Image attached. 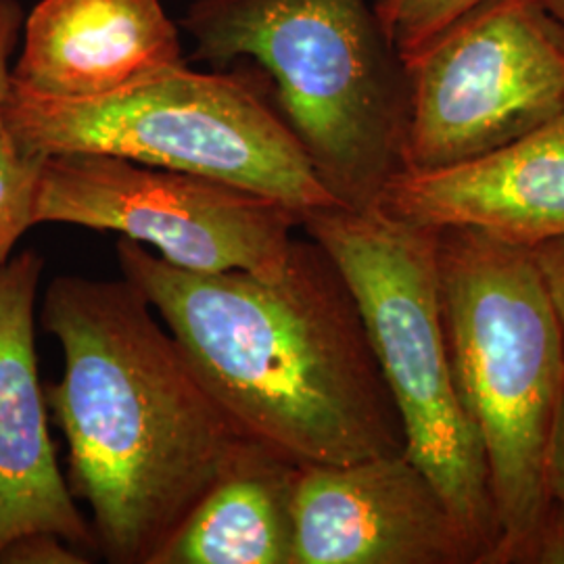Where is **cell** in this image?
I'll list each match as a JSON object with an SVG mask.
<instances>
[{
  "label": "cell",
  "mask_w": 564,
  "mask_h": 564,
  "mask_svg": "<svg viewBox=\"0 0 564 564\" xmlns=\"http://www.w3.org/2000/svg\"><path fill=\"white\" fill-rule=\"evenodd\" d=\"M116 251L247 437L297 464L405 452L358 302L316 239L295 237L270 274L191 272L130 239Z\"/></svg>",
  "instance_id": "1"
},
{
  "label": "cell",
  "mask_w": 564,
  "mask_h": 564,
  "mask_svg": "<svg viewBox=\"0 0 564 564\" xmlns=\"http://www.w3.org/2000/svg\"><path fill=\"white\" fill-rule=\"evenodd\" d=\"M41 321L63 349L46 405L67 442V485L93 510L97 552L155 564L193 508L260 444L209 393L134 282L57 276Z\"/></svg>",
  "instance_id": "2"
},
{
  "label": "cell",
  "mask_w": 564,
  "mask_h": 564,
  "mask_svg": "<svg viewBox=\"0 0 564 564\" xmlns=\"http://www.w3.org/2000/svg\"><path fill=\"white\" fill-rule=\"evenodd\" d=\"M193 59L249 57L330 197L375 209L405 170L410 80L368 0H193Z\"/></svg>",
  "instance_id": "3"
},
{
  "label": "cell",
  "mask_w": 564,
  "mask_h": 564,
  "mask_svg": "<svg viewBox=\"0 0 564 564\" xmlns=\"http://www.w3.org/2000/svg\"><path fill=\"white\" fill-rule=\"evenodd\" d=\"M437 263L452 366L498 521L491 564L533 563L545 449L564 389L563 330L529 249L437 228Z\"/></svg>",
  "instance_id": "4"
},
{
  "label": "cell",
  "mask_w": 564,
  "mask_h": 564,
  "mask_svg": "<svg viewBox=\"0 0 564 564\" xmlns=\"http://www.w3.org/2000/svg\"><path fill=\"white\" fill-rule=\"evenodd\" d=\"M2 116L25 153H102L202 174L291 205H339L318 181L262 69L184 63L99 97H53L11 80Z\"/></svg>",
  "instance_id": "5"
},
{
  "label": "cell",
  "mask_w": 564,
  "mask_h": 564,
  "mask_svg": "<svg viewBox=\"0 0 564 564\" xmlns=\"http://www.w3.org/2000/svg\"><path fill=\"white\" fill-rule=\"evenodd\" d=\"M305 235L323 245L349 284L372 351L402 419L405 454L491 564L498 521L484 447L464 408L445 330L437 228L383 209L341 205L303 214Z\"/></svg>",
  "instance_id": "6"
},
{
  "label": "cell",
  "mask_w": 564,
  "mask_h": 564,
  "mask_svg": "<svg viewBox=\"0 0 564 564\" xmlns=\"http://www.w3.org/2000/svg\"><path fill=\"white\" fill-rule=\"evenodd\" d=\"M403 63L405 170L481 158L564 116V28L540 0H484Z\"/></svg>",
  "instance_id": "7"
},
{
  "label": "cell",
  "mask_w": 564,
  "mask_h": 564,
  "mask_svg": "<svg viewBox=\"0 0 564 564\" xmlns=\"http://www.w3.org/2000/svg\"><path fill=\"white\" fill-rule=\"evenodd\" d=\"M303 214L232 182L102 153L42 163L34 224L120 232L191 272L279 270Z\"/></svg>",
  "instance_id": "8"
},
{
  "label": "cell",
  "mask_w": 564,
  "mask_h": 564,
  "mask_svg": "<svg viewBox=\"0 0 564 564\" xmlns=\"http://www.w3.org/2000/svg\"><path fill=\"white\" fill-rule=\"evenodd\" d=\"M479 563V545L405 452L300 464L291 564Z\"/></svg>",
  "instance_id": "9"
},
{
  "label": "cell",
  "mask_w": 564,
  "mask_h": 564,
  "mask_svg": "<svg viewBox=\"0 0 564 564\" xmlns=\"http://www.w3.org/2000/svg\"><path fill=\"white\" fill-rule=\"evenodd\" d=\"M44 258L34 249L0 265V550L51 531L97 552L93 524L76 506L48 433L36 358V300Z\"/></svg>",
  "instance_id": "10"
},
{
  "label": "cell",
  "mask_w": 564,
  "mask_h": 564,
  "mask_svg": "<svg viewBox=\"0 0 564 564\" xmlns=\"http://www.w3.org/2000/svg\"><path fill=\"white\" fill-rule=\"evenodd\" d=\"M429 228H470L531 249L564 237V116L440 170H403L377 205Z\"/></svg>",
  "instance_id": "11"
},
{
  "label": "cell",
  "mask_w": 564,
  "mask_h": 564,
  "mask_svg": "<svg viewBox=\"0 0 564 564\" xmlns=\"http://www.w3.org/2000/svg\"><path fill=\"white\" fill-rule=\"evenodd\" d=\"M178 63V25L160 0H41L23 21L13 82L82 99Z\"/></svg>",
  "instance_id": "12"
},
{
  "label": "cell",
  "mask_w": 564,
  "mask_h": 564,
  "mask_svg": "<svg viewBox=\"0 0 564 564\" xmlns=\"http://www.w3.org/2000/svg\"><path fill=\"white\" fill-rule=\"evenodd\" d=\"M297 468L256 445L193 508L155 564H291Z\"/></svg>",
  "instance_id": "13"
},
{
  "label": "cell",
  "mask_w": 564,
  "mask_h": 564,
  "mask_svg": "<svg viewBox=\"0 0 564 564\" xmlns=\"http://www.w3.org/2000/svg\"><path fill=\"white\" fill-rule=\"evenodd\" d=\"M44 158L25 153L13 139L0 105V265L9 262L21 235L34 226Z\"/></svg>",
  "instance_id": "14"
},
{
  "label": "cell",
  "mask_w": 564,
  "mask_h": 564,
  "mask_svg": "<svg viewBox=\"0 0 564 564\" xmlns=\"http://www.w3.org/2000/svg\"><path fill=\"white\" fill-rule=\"evenodd\" d=\"M479 2L484 0H377L375 11L403 59Z\"/></svg>",
  "instance_id": "15"
},
{
  "label": "cell",
  "mask_w": 564,
  "mask_h": 564,
  "mask_svg": "<svg viewBox=\"0 0 564 564\" xmlns=\"http://www.w3.org/2000/svg\"><path fill=\"white\" fill-rule=\"evenodd\" d=\"M542 505V527L533 563L564 564V389L545 449Z\"/></svg>",
  "instance_id": "16"
},
{
  "label": "cell",
  "mask_w": 564,
  "mask_h": 564,
  "mask_svg": "<svg viewBox=\"0 0 564 564\" xmlns=\"http://www.w3.org/2000/svg\"><path fill=\"white\" fill-rule=\"evenodd\" d=\"M90 554L51 531L15 538L0 550V564H86Z\"/></svg>",
  "instance_id": "17"
},
{
  "label": "cell",
  "mask_w": 564,
  "mask_h": 564,
  "mask_svg": "<svg viewBox=\"0 0 564 564\" xmlns=\"http://www.w3.org/2000/svg\"><path fill=\"white\" fill-rule=\"evenodd\" d=\"M529 251L564 337V237L540 242Z\"/></svg>",
  "instance_id": "18"
},
{
  "label": "cell",
  "mask_w": 564,
  "mask_h": 564,
  "mask_svg": "<svg viewBox=\"0 0 564 564\" xmlns=\"http://www.w3.org/2000/svg\"><path fill=\"white\" fill-rule=\"evenodd\" d=\"M23 21L25 18L18 0H0V105L4 102L13 80V67L9 61L23 32Z\"/></svg>",
  "instance_id": "19"
},
{
  "label": "cell",
  "mask_w": 564,
  "mask_h": 564,
  "mask_svg": "<svg viewBox=\"0 0 564 564\" xmlns=\"http://www.w3.org/2000/svg\"><path fill=\"white\" fill-rule=\"evenodd\" d=\"M545 9L563 23L564 28V0H540Z\"/></svg>",
  "instance_id": "20"
}]
</instances>
